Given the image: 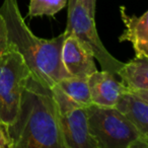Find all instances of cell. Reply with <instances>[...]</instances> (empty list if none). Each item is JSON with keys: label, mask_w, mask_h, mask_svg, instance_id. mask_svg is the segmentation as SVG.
Here are the masks:
<instances>
[{"label": "cell", "mask_w": 148, "mask_h": 148, "mask_svg": "<svg viewBox=\"0 0 148 148\" xmlns=\"http://www.w3.org/2000/svg\"><path fill=\"white\" fill-rule=\"evenodd\" d=\"M9 51L8 37H7V27L3 16L0 13V57Z\"/></svg>", "instance_id": "obj_14"}, {"label": "cell", "mask_w": 148, "mask_h": 148, "mask_svg": "<svg viewBox=\"0 0 148 148\" xmlns=\"http://www.w3.org/2000/svg\"><path fill=\"white\" fill-rule=\"evenodd\" d=\"M91 103L101 107H115L121 93L125 90L120 79L109 71L97 70L88 76Z\"/></svg>", "instance_id": "obj_9"}, {"label": "cell", "mask_w": 148, "mask_h": 148, "mask_svg": "<svg viewBox=\"0 0 148 148\" xmlns=\"http://www.w3.org/2000/svg\"><path fill=\"white\" fill-rule=\"evenodd\" d=\"M65 148H99L89 133L86 107L76 106L59 113Z\"/></svg>", "instance_id": "obj_6"}, {"label": "cell", "mask_w": 148, "mask_h": 148, "mask_svg": "<svg viewBox=\"0 0 148 148\" xmlns=\"http://www.w3.org/2000/svg\"><path fill=\"white\" fill-rule=\"evenodd\" d=\"M67 9V25L63 34L65 36H75L86 44L95 59L99 62L101 70L111 72L118 77V72L124 63L111 55L103 45L97 31L95 17L88 14L78 0H68Z\"/></svg>", "instance_id": "obj_5"}, {"label": "cell", "mask_w": 148, "mask_h": 148, "mask_svg": "<svg viewBox=\"0 0 148 148\" xmlns=\"http://www.w3.org/2000/svg\"><path fill=\"white\" fill-rule=\"evenodd\" d=\"M115 108L124 115L148 139V90H125L118 99Z\"/></svg>", "instance_id": "obj_8"}, {"label": "cell", "mask_w": 148, "mask_h": 148, "mask_svg": "<svg viewBox=\"0 0 148 148\" xmlns=\"http://www.w3.org/2000/svg\"><path fill=\"white\" fill-rule=\"evenodd\" d=\"M118 77L127 90H148V57H135L124 63Z\"/></svg>", "instance_id": "obj_11"}, {"label": "cell", "mask_w": 148, "mask_h": 148, "mask_svg": "<svg viewBox=\"0 0 148 148\" xmlns=\"http://www.w3.org/2000/svg\"><path fill=\"white\" fill-rule=\"evenodd\" d=\"M80 4L86 9L88 14L90 16L95 17V4H97V0H78Z\"/></svg>", "instance_id": "obj_16"}, {"label": "cell", "mask_w": 148, "mask_h": 148, "mask_svg": "<svg viewBox=\"0 0 148 148\" xmlns=\"http://www.w3.org/2000/svg\"><path fill=\"white\" fill-rule=\"evenodd\" d=\"M120 12L126 31L119 37V41L132 43L136 57H148V11L141 16L128 15L125 6H121Z\"/></svg>", "instance_id": "obj_10"}, {"label": "cell", "mask_w": 148, "mask_h": 148, "mask_svg": "<svg viewBox=\"0 0 148 148\" xmlns=\"http://www.w3.org/2000/svg\"><path fill=\"white\" fill-rule=\"evenodd\" d=\"M0 13L6 23L9 50L21 54L34 77L52 87L69 76L61 58L64 34L53 39L37 37L25 21L17 0H3Z\"/></svg>", "instance_id": "obj_2"}, {"label": "cell", "mask_w": 148, "mask_h": 148, "mask_svg": "<svg viewBox=\"0 0 148 148\" xmlns=\"http://www.w3.org/2000/svg\"><path fill=\"white\" fill-rule=\"evenodd\" d=\"M10 148H65L51 87L29 75L14 121L7 126Z\"/></svg>", "instance_id": "obj_1"}, {"label": "cell", "mask_w": 148, "mask_h": 148, "mask_svg": "<svg viewBox=\"0 0 148 148\" xmlns=\"http://www.w3.org/2000/svg\"><path fill=\"white\" fill-rule=\"evenodd\" d=\"M11 142L7 132V126L0 121V148H10Z\"/></svg>", "instance_id": "obj_15"}, {"label": "cell", "mask_w": 148, "mask_h": 148, "mask_svg": "<svg viewBox=\"0 0 148 148\" xmlns=\"http://www.w3.org/2000/svg\"><path fill=\"white\" fill-rule=\"evenodd\" d=\"M61 58L66 71L72 76H89L97 70L91 50L73 35L65 36Z\"/></svg>", "instance_id": "obj_7"}, {"label": "cell", "mask_w": 148, "mask_h": 148, "mask_svg": "<svg viewBox=\"0 0 148 148\" xmlns=\"http://www.w3.org/2000/svg\"><path fill=\"white\" fill-rule=\"evenodd\" d=\"M58 87L75 103L81 106L90 105L88 76H66L56 83Z\"/></svg>", "instance_id": "obj_12"}, {"label": "cell", "mask_w": 148, "mask_h": 148, "mask_svg": "<svg viewBox=\"0 0 148 148\" xmlns=\"http://www.w3.org/2000/svg\"><path fill=\"white\" fill-rule=\"evenodd\" d=\"M89 133L99 148H147L148 139L115 107L86 106Z\"/></svg>", "instance_id": "obj_3"}, {"label": "cell", "mask_w": 148, "mask_h": 148, "mask_svg": "<svg viewBox=\"0 0 148 148\" xmlns=\"http://www.w3.org/2000/svg\"><path fill=\"white\" fill-rule=\"evenodd\" d=\"M31 70L14 50L0 57V121L10 125L16 117L21 97Z\"/></svg>", "instance_id": "obj_4"}, {"label": "cell", "mask_w": 148, "mask_h": 148, "mask_svg": "<svg viewBox=\"0 0 148 148\" xmlns=\"http://www.w3.org/2000/svg\"><path fill=\"white\" fill-rule=\"evenodd\" d=\"M68 0H31L29 17L49 15L53 16L67 5Z\"/></svg>", "instance_id": "obj_13"}]
</instances>
